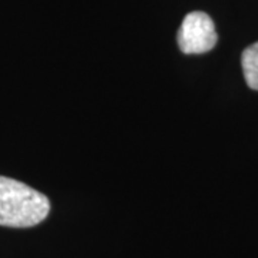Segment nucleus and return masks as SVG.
I'll return each instance as SVG.
<instances>
[{
    "label": "nucleus",
    "mask_w": 258,
    "mask_h": 258,
    "mask_svg": "<svg viewBox=\"0 0 258 258\" xmlns=\"http://www.w3.org/2000/svg\"><path fill=\"white\" fill-rule=\"evenodd\" d=\"M50 203L46 195L20 181L0 176V225L29 228L46 220Z\"/></svg>",
    "instance_id": "1"
},
{
    "label": "nucleus",
    "mask_w": 258,
    "mask_h": 258,
    "mask_svg": "<svg viewBox=\"0 0 258 258\" xmlns=\"http://www.w3.org/2000/svg\"><path fill=\"white\" fill-rule=\"evenodd\" d=\"M241 64L248 88L258 92V42L252 43L242 52Z\"/></svg>",
    "instance_id": "3"
},
{
    "label": "nucleus",
    "mask_w": 258,
    "mask_h": 258,
    "mask_svg": "<svg viewBox=\"0 0 258 258\" xmlns=\"http://www.w3.org/2000/svg\"><path fill=\"white\" fill-rule=\"evenodd\" d=\"M178 46L185 55L207 53L217 45V30L212 19L204 12H191L178 30Z\"/></svg>",
    "instance_id": "2"
}]
</instances>
